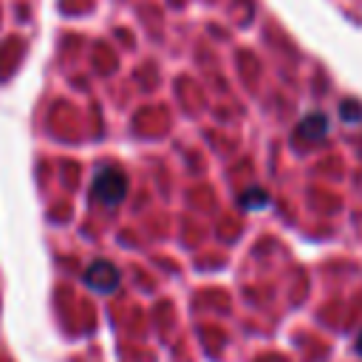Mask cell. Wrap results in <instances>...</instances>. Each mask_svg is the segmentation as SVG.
I'll list each match as a JSON object with an SVG mask.
<instances>
[{
  "instance_id": "6da1fadb",
  "label": "cell",
  "mask_w": 362,
  "mask_h": 362,
  "mask_svg": "<svg viewBox=\"0 0 362 362\" xmlns=\"http://www.w3.org/2000/svg\"><path fill=\"white\" fill-rule=\"evenodd\" d=\"M90 195L105 206L122 204V198L127 195V175L119 167H99L90 184Z\"/></svg>"
},
{
  "instance_id": "3957f363",
  "label": "cell",
  "mask_w": 362,
  "mask_h": 362,
  "mask_svg": "<svg viewBox=\"0 0 362 362\" xmlns=\"http://www.w3.org/2000/svg\"><path fill=\"white\" fill-rule=\"evenodd\" d=\"M297 133H300V139H308V141L322 139V136L328 133V119H325L322 113H308V116L300 122Z\"/></svg>"
},
{
  "instance_id": "277c9868",
  "label": "cell",
  "mask_w": 362,
  "mask_h": 362,
  "mask_svg": "<svg viewBox=\"0 0 362 362\" xmlns=\"http://www.w3.org/2000/svg\"><path fill=\"white\" fill-rule=\"evenodd\" d=\"M266 204H269V198H266L263 189H249V192L240 195V206L243 209H263Z\"/></svg>"
},
{
  "instance_id": "5b68a950",
  "label": "cell",
  "mask_w": 362,
  "mask_h": 362,
  "mask_svg": "<svg viewBox=\"0 0 362 362\" xmlns=\"http://www.w3.org/2000/svg\"><path fill=\"white\" fill-rule=\"evenodd\" d=\"M339 113H342L345 122H359V119H362V105L354 102V99H348V102L339 105Z\"/></svg>"
},
{
  "instance_id": "8992f818",
  "label": "cell",
  "mask_w": 362,
  "mask_h": 362,
  "mask_svg": "<svg viewBox=\"0 0 362 362\" xmlns=\"http://www.w3.org/2000/svg\"><path fill=\"white\" fill-rule=\"evenodd\" d=\"M356 351L362 354V334H359V339H356Z\"/></svg>"
},
{
  "instance_id": "7a4b0ae2",
  "label": "cell",
  "mask_w": 362,
  "mask_h": 362,
  "mask_svg": "<svg viewBox=\"0 0 362 362\" xmlns=\"http://www.w3.org/2000/svg\"><path fill=\"white\" fill-rule=\"evenodd\" d=\"M82 280H85L88 288H93V291H99V294H110V291L119 288V280H122V277H119V269H116L110 260H93V263L85 269Z\"/></svg>"
}]
</instances>
